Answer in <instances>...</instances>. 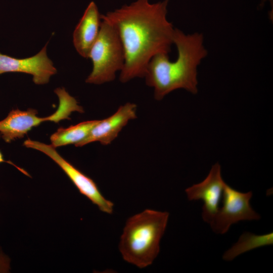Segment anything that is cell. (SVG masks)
I'll use <instances>...</instances> for the list:
<instances>
[{
    "label": "cell",
    "mask_w": 273,
    "mask_h": 273,
    "mask_svg": "<svg viewBox=\"0 0 273 273\" xmlns=\"http://www.w3.org/2000/svg\"><path fill=\"white\" fill-rule=\"evenodd\" d=\"M99 121H85L67 128H59L50 137L51 145L56 148L70 144L76 145L88 135Z\"/></svg>",
    "instance_id": "7c38bea8"
},
{
    "label": "cell",
    "mask_w": 273,
    "mask_h": 273,
    "mask_svg": "<svg viewBox=\"0 0 273 273\" xmlns=\"http://www.w3.org/2000/svg\"><path fill=\"white\" fill-rule=\"evenodd\" d=\"M47 44L35 56L17 59L0 53V74L5 72H23L31 74L36 84L47 83L57 73L53 62L47 55Z\"/></svg>",
    "instance_id": "9c48e42d"
},
{
    "label": "cell",
    "mask_w": 273,
    "mask_h": 273,
    "mask_svg": "<svg viewBox=\"0 0 273 273\" xmlns=\"http://www.w3.org/2000/svg\"><path fill=\"white\" fill-rule=\"evenodd\" d=\"M226 185L221 176V166L216 163L202 181L186 189L189 200H201L204 202L202 217L205 222L210 224L217 213Z\"/></svg>",
    "instance_id": "ba28073f"
},
{
    "label": "cell",
    "mask_w": 273,
    "mask_h": 273,
    "mask_svg": "<svg viewBox=\"0 0 273 273\" xmlns=\"http://www.w3.org/2000/svg\"><path fill=\"white\" fill-rule=\"evenodd\" d=\"M1 136V133H0V137ZM3 162H5V163H7L10 164L14 166L18 170H19L20 172L23 173L24 174H25V175H27V176H28L29 177L31 176L30 175V174L25 170H24V169L17 166L16 165H15L14 163H13L12 162H11L10 161L5 160L4 159V156H3V154H2V153L0 151V163H3Z\"/></svg>",
    "instance_id": "9a60e30c"
},
{
    "label": "cell",
    "mask_w": 273,
    "mask_h": 273,
    "mask_svg": "<svg viewBox=\"0 0 273 273\" xmlns=\"http://www.w3.org/2000/svg\"><path fill=\"white\" fill-rule=\"evenodd\" d=\"M101 20V14L96 4L91 2L76 25L73 35L74 47L84 58H88L90 50L98 36Z\"/></svg>",
    "instance_id": "8fae6325"
},
{
    "label": "cell",
    "mask_w": 273,
    "mask_h": 273,
    "mask_svg": "<svg viewBox=\"0 0 273 273\" xmlns=\"http://www.w3.org/2000/svg\"><path fill=\"white\" fill-rule=\"evenodd\" d=\"M55 93L58 97L59 104L57 110L51 115L39 117L37 116V111L34 109H28L27 111L17 109L10 111L5 119L0 121V133L3 140L10 143L23 138L33 127L41 122L58 123L64 119H70L69 116L73 112H84L83 108L64 88H57Z\"/></svg>",
    "instance_id": "5b68a950"
},
{
    "label": "cell",
    "mask_w": 273,
    "mask_h": 273,
    "mask_svg": "<svg viewBox=\"0 0 273 273\" xmlns=\"http://www.w3.org/2000/svg\"><path fill=\"white\" fill-rule=\"evenodd\" d=\"M252 195L251 191L242 193L226 184L222 196V205L209 224L212 231L217 234H224L232 224L240 221L260 219V215L250 203Z\"/></svg>",
    "instance_id": "52a82bcc"
},
{
    "label": "cell",
    "mask_w": 273,
    "mask_h": 273,
    "mask_svg": "<svg viewBox=\"0 0 273 273\" xmlns=\"http://www.w3.org/2000/svg\"><path fill=\"white\" fill-rule=\"evenodd\" d=\"M10 270V259L0 250V273L9 272Z\"/></svg>",
    "instance_id": "5bb4252c"
},
{
    "label": "cell",
    "mask_w": 273,
    "mask_h": 273,
    "mask_svg": "<svg viewBox=\"0 0 273 273\" xmlns=\"http://www.w3.org/2000/svg\"><path fill=\"white\" fill-rule=\"evenodd\" d=\"M169 214L147 209L129 217L120 237L123 259L140 268L150 265L160 252Z\"/></svg>",
    "instance_id": "3957f363"
},
{
    "label": "cell",
    "mask_w": 273,
    "mask_h": 273,
    "mask_svg": "<svg viewBox=\"0 0 273 273\" xmlns=\"http://www.w3.org/2000/svg\"><path fill=\"white\" fill-rule=\"evenodd\" d=\"M266 1H267L268 2H269L270 3V4H271V6H272V0H263L264 2Z\"/></svg>",
    "instance_id": "2e32d148"
},
{
    "label": "cell",
    "mask_w": 273,
    "mask_h": 273,
    "mask_svg": "<svg viewBox=\"0 0 273 273\" xmlns=\"http://www.w3.org/2000/svg\"><path fill=\"white\" fill-rule=\"evenodd\" d=\"M136 107L131 103L121 106L111 116L99 120L88 135L75 146L80 147L95 142L103 145H109L130 120L136 118Z\"/></svg>",
    "instance_id": "30bf717a"
},
{
    "label": "cell",
    "mask_w": 273,
    "mask_h": 273,
    "mask_svg": "<svg viewBox=\"0 0 273 273\" xmlns=\"http://www.w3.org/2000/svg\"><path fill=\"white\" fill-rule=\"evenodd\" d=\"M203 40L201 33L186 34L174 28L173 43L177 49V58L171 61L168 54L155 55L149 62L144 76L146 84L154 88L156 100H161L180 88L197 93V67L207 55Z\"/></svg>",
    "instance_id": "7a4b0ae2"
},
{
    "label": "cell",
    "mask_w": 273,
    "mask_h": 273,
    "mask_svg": "<svg viewBox=\"0 0 273 273\" xmlns=\"http://www.w3.org/2000/svg\"><path fill=\"white\" fill-rule=\"evenodd\" d=\"M101 20L98 36L88 54L93 69L85 80L88 83L101 84L113 80L124 63V50L117 31L110 23Z\"/></svg>",
    "instance_id": "277c9868"
},
{
    "label": "cell",
    "mask_w": 273,
    "mask_h": 273,
    "mask_svg": "<svg viewBox=\"0 0 273 273\" xmlns=\"http://www.w3.org/2000/svg\"><path fill=\"white\" fill-rule=\"evenodd\" d=\"M272 244V233L257 235L250 232H245L238 241L224 253L222 259L226 261H232L242 253Z\"/></svg>",
    "instance_id": "4fadbf2b"
},
{
    "label": "cell",
    "mask_w": 273,
    "mask_h": 273,
    "mask_svg": "<svg viewBox=\"0 0 273 273\" xmlns=\"http://www.w3.org/2000/svg\"><path fill=\"white\" fill-rule=\"evenodd\" d=\"M23 145L49 157L62 169L81 195L97 206L100 211L110 214L113 213V203L103 196L96 183L62 157L55 148L51 145L30 139L25 141Z\"/></svg>",
    "instance_id": "8992f818"
},
{
    "label": "cell",
    "mask_w": 273,
    "mask_h": 273,
    "mask_svg": "<svg viewBox=\"0 0 273 273\" xmlns=\"http://www.w3.org/2000/svg\"><path fill=\"white\" fill-rule=\"evenodd\" d=\"M168 2L151 4L148 0H136L101 15V19L115 28L123 46L125 59L121 82L144 77L154 56L170 52L174 28L166 17Z\"/></svg>",
    "instance_id": "6da1fadb"
}]
</instances>
